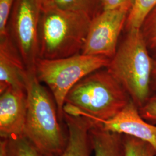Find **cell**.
I'll use <instances>...</instances> for the list:
<instances>
[{
	"label": "cell",
	"mask_w": 156,
	"mask_h": 156,
	"mask_svg": "<svg viewBox=\"0 0 156 156\" xmlns=\"http://www.w3.org/2000/svg\"><path fill=\"white\" fill-rule=\"evenodd\" d=\"M140 31L148 49L156 51V5L145 17Z\"/></svg>",
	"instance_id": "obj_17"
},
{
	"label": "cell",
	"mask_w": 156,
	"mask_h": 156,
	"mask_svg": "<svg viewBox=\"0 0 156 156\" xmlns=\"http://www.w3.org/2000/svg\"><path fill=\"white\" fill-rule=\"evenodd\" d=\"M95 123L106 131L144 140L156 151V126L142 117L139 108L132 100L115 117Z\"/></svg>",
	"instance_id": "obj_9"
},
{
	"label": "cell",
	"mask_w": 156,
	"mask_h": 156,
	"mask_svg": "<svg viewBox=\"0 0 156 156\" xmlns=\"http://www.w3.org/2000/svg\"><path fill=\"white\" fill-rule=\"evenodd\" d=\"M26 113V90L12 87L0 90L1 138L24 135Z\"/></svg>",
	"instance_id": "obj_8"
},
{
	"label": "cell",
	"mask_w": 156,
	"mask_h": 156,
	"mask_svg": "<svg viewBox=\"0 0 156 156\" xmlns=\"http://www.w3.org/2000/svg\"><path fill=\"white\" fill-rule=\"evenodd\" d=\"M140 29L128 30L106 69L127 91L140 109L152 95L153 57Z\"/></svg>",
	"instance_id": "obj_4"
},
{
	"label": "cell",
	"mask_w": 156,
	"mask_h": 156,
	"mask_svg": "<svg viewBox=\"0 0 156 156\" xmlns=\"http://www.w3.org/2000/svg\"><path fill=\"white\" fill-rule=\"evenodd\" d=\"M51 0H42L43 4H46V3H49L51 2Z\"/></svg>",
	"instance_id": "obj_23"
},
{
	"label": "cell",
	"mask_w": 156,
	"mask_h": 156,
	"mask_svg": "<svg viewBox=\"0 0 156 156\" xmlns=\"http://www.w3.org/2000/svg\"><path fill=\"white\" fill-rule=\"evenodd\" d=\"M42 84L35 73L28 72L24 136L45 156H58L66 147L68 135L60 124L53 97Z\"/></svg>",
	"instance_id": "obj_2"
},
{
	"label": "cell",
	"mask_w": 156,
	"mask_h": 156,
	"mask_svg": "<svg viewBox=\"0 0 156 156\" xmlns=\"http://www.w3.org/2000/svg\"><path fill=\"white\" fill-rule=\"evenodd\" d=\"M6 138H1L0 140V156H7L6 154Z\"/></svg>",
	"instance_id": "obj_22"
},
{
	"label": "cell",
	"mask_w": 156,
	"mask_h": 156,
	"mask_svg": "<svg viewBox=\"0 0 156 156\" xmlns=\"http://www.w3.org/2000/svg\"><path fill=\"white\" fill-rule=\"evenodd\" d=\"M49 3L62 9L83 13L91 19L100 12V0H51Z\"/></svg>",
	"instance_id": "obj_13"
},
{
	"label": "cell",
	"mask_w": 156,
	"mask_h": 156,
	"mask_svg": "<svg viewBox=\"0 0 156 156\" xmlns=\"http://www.w3.org/2000/svg\"><path fill=\"white\" fill-rule=\"evenodd\" d=\"M130 9L123 8L101 11L90 23L82 54L111 59L118 47L121 31Z\"/></svg>",
	"instance_id": "obj_7"
},
{
	"label": "cell",
	"mask_w": 156,
	"mask_h": 156,
	"mask_svg": "<svg viewBox=\"0 0 156 156\" xmlns=\"http://www.w3.org/2000/svg\"><path fill=\"white\" fill-rule=\"evenodd\" d=\"M91 19L83 13L42 3L39 24V58L57 59L81 53Z\"/></svg>",
	"instance_id": "obj_3"
},
{
	"label": "cell",
	"mask_w": 156,
	"mask_h": 156,
	"mask_svg": "<svg viewBox=\"0 0 156 156\" xmlns=\"http://www.w3.org/2000/svg\"><path fill=\"white\" fill-rule=\"evenodd\" d=\"M6 139L7 156H45L24 135Z\"/></svg>",
	"instance_id": "obj_15"
},
{
	"label": "cell",
	"mask_w": 156,
	"mask_h": 156,
	"mask_svg": "<svg viewBox=\"0 0 156 156\" xmlns=\"http://www.w3.org/2000/svg\"><path fill=\"white\" fill-rule=\"evenodd\" d=\"M15 0H0V38L8 36V26Z\"/></svg>",
	"instance_id": "obj_18"
},
{
	"label": "cell",
	"mask_w": 156,
	"mask_h": 156,
	"mask_svg": "<svg viewBox=\"0 0 156 156\" xmlns=\"http://www.w3.org/2000/svg\"><path fill=\"white\" fill-rule=\"evenodd\" d=\"M150 88L151 93H153L152 95H156V55L153 56V67L151 73Z\"/></svg>",
	"instance_id": "obj_21"
},
{
	"label": "cell",
	"mask_w": 156,
	"mask_h": 156,
	"mask_svg": "<svg viewBox=\"0 0 156 156\" xmlns=\"http://www.w3.org/2000/svg\"><path fill=\"white\" fill-rule=\"evenodd\" d=\"M28 71L9 35L0 38V90H26Z\"/></svg>",
	"instance_id": "obj_10"
},
{
	"label": "cell",
	"mask_w": 156,
	"mask_h": 156,
	"mask_svg": "<svg viewBox=\"0 0 156 156\" xmlns=\"http://www.w3.org/2000/svg\"><path fill=\"white\" fill-rule=\"evenodd\" d=\"M156 5V0H134L126 23L127 30L140 29L145 17Z\"/></svg>",
	"instance_id": "obj_14"
},
{
	"label": "cell",
	"mask_w": 156,
	"mask_h": 156,
	"mask_svg": "<svg viewBox=\"0 0 156 156\" xmlns=\"http://www.w3.org/2000/svg\"><path fill=\"white\" fill-rule=\"evenodd\" d=\"M131 100L122 85L103 68L88 75L73 87L66 97L63 111L99 123L115 117Z\"/></svg>",
	"instance_id": "obj_1"
},
{
	"label": "cell",
	"mask_w": 156,
	"mask_h": 156,
	"mask_svg": "<svg viewBox=\"0 0 156 156\" xmlns=\"http://www.w3.org/2000/svg\"><path fill=\"white\" fill-rule=\"evenodd\" d=\"M139 110L142 117L149 123L156 126V95H151Z\"/></svg>",
	"instance_id": "obj_19"
},
{
	"label": "cell",
	"mask_w": 156,
	"mask_h": 156,
	"mask_svg": "<svg viewBox=\"0 0 156 156\" xmlns=\"http://www.w3.org/2000/svg\"><path fill=\"white\" fill-rule=\"evenodd\" d=\"M110 60L105 57L82 53L62 58L38 60L35 67L37 77L50 90L60 121L63 120V108L69 91L88 75L106 68Z\"/></svg>",
	"instance_id": "obj_5"
},
{
	"label": "cell",
	"mask_w": 156,
	"mask_h": 156,
	"mask_svg": "<svg viewBox=\"0 0 156 156\" xmlns=\"http://www.w3.org/2000/svg\"><path fill=\"white\" fill-rule=\"evenodd\" d=\"M125 156H156V151L149 144L133 136L123 135Z\"/></svg>",
	"instance_id": "obj_16"
},
{
	"label": "cell",
	"mask_w": 156,
	"mask_h": 156,
	"mask_svg": "<svg viewBox=\"0 0 156 156\" xmlns=\"http://www.w3.org/2000/svg\"><path fill=\"white\" fill-rule=\"evenodd\" d=\"M63 120L67 129L66 148L58 156H90L93 148L90 130L94 122L88 118L64 113Z\"/></svg>",
	"instance_id": "obj_11"
},
{
	"label": "cell",
	"mask_w": 156,
	"mask_h": 156,
	"mask_svg": "<svg viewBox=\"0 0 156 156\" xmlns=\"http://www.w3.org/2000/svg\"><path fill=\"white\" fill-rule=\"evenodd\" d=\"M42 5V0H15L8 26L9 37L30 73H35L39 58V24Z\"/></svg>",
	"instance_id": "obj_6"
},
{
	"label": "cell",
	"mask_w": 156,
	"mask_h": 156,
	"mask_svg": "<svg viewBox=\"0 0 156 156\" xmlns=\"http://www.w3.org/2000/svg\"><path fill=\"white\" fill-rule=\"evenodd\" d=\"M90 137L94 156H125L123 135L106 131L94 123Z\"/></svg>",
	"instance_id": "obj_12"
},
{
	"label": "cell",
	"mask_w": 156,
	"mask_h": 156,
	"mask_svg": "<svg viewBox=\"0 0 156 156\" xmlns=\"http://www.w3.org/2000/svg\"><path fill=\"white\" fill-rule=\"evenodd\" d=\"M134 0H100L102 11L114 10L119 8H131Z\"/></svg>",
	"instance_id": "obj_20"
}]
</instances>
